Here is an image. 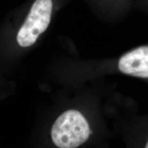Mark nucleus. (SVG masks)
<instances>
[{"instance_id": "nucleus-1", "label": "nucleus", "mask_w": 148, "mask_h": 148, "mask_svg": "<svg viewBox=\"0 0 148 148\" xmlns=\"http://www.w3.org/2000/svg\"><path fill=\"white\" fill-rule=\"evenodd\" d=\"M91 134L88 121L79 111L69 110L57 118L52 125L53 143L59 148H76L84 143Z\"/></svg>"}, {"instance_id": "nucleus-2", "label": "nucleus", "mask_w": 148, "mask_h": 148, "mask_svg": "<svg viewBox=\"0 0 148 148\" xmlns=\"http://www.w3.org/2000/svg\"><path fill=\"white\" fill-rule=\"evenodd\" d=\"M52 8V0L35 1L16 36V40L21 47L32 45L47 29L51 21Z\"/></svg>"}, {"instance_id": "nucleus-3", "label": "nucleus", "mask_w": 148, "mask_h": 148, "mask_svg": "<svg viewBox=\"0 0 148 148\" xmlns=\"http://www.w3.org/2000/svg\"><path fill=\"white\" fill-rule=\"evenodd\" d=\"M118 68L122 73L135 77H148V46H141L120 58Z\"/></svg>"}, {"instance_id": "nucleus-4", "label": "nucleus", "mask_w": 148, "mask_h": 148, "mask_svg": "<svg viewBox=\"0 0 148 148\" xmlns=\"http://www.w3.org/2000/svg\"><path fill=\"white\" fill-rule=\"evenodd\" d=\"M145 148H148V140H147V143H146V145H145Z\"/></svg>"}]
</instances>
